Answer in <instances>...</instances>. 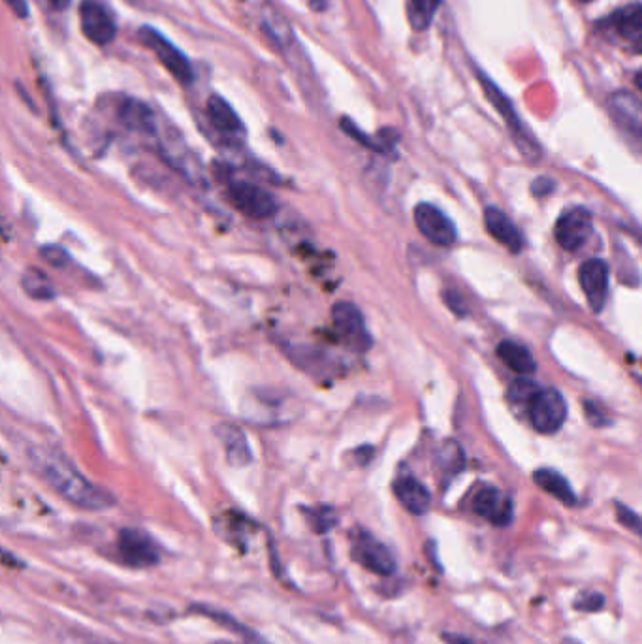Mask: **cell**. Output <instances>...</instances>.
<instances>
[{
	"label": "cell",
	"mask_w": 642,
	"mask_h": 644,
	"mask_svg": "<svg viewBox=\"0 0 642 644\" xmlns=\"http://www.w3.org/2000/svg\"><path fill=\"white\" fill-rule=\"evenodd\" d=\"M586 415H588V418H590V422L593 426L607 425V418H601V411L592 404H586Z\"/></svg>",
	"instance_id": "obj_34"
},
{
	"label": "cell",
	"mask_w": 642,
	"mask_h": 644,
	"mask_svg": "<svg viewBox=\"0 0 642 644\" xmlns=\"http://www.w3.org/2000/svg\"><path fill=\"white\" fill-rule=\"evenodd\" d=\"M117 547H119V554H121L123 563L129 568L149 569V568H155L160 561V554H158L155 541L142 530L125 528L119 532Z\"/></svg>",
	"instance_id": "obj_7"
},
{
	"label": "cell",
	"mask_w": 642,
	"mask_h": 644,
	"mask_svg": "<svg viewBox=\"0 0 642 644\" xmlns=\"http://www.w3.org/2000/svg\"><path fill=\"white\" fill-rule=\"evenodd\" d=\"M635 85H637V89L642 93V68L635 74Z\"/></svg>",
	"instance_id": "obj_38"
},
{
	"label": "cell",
	"mask_w": 642,
	"mask_h": 644,
	"mask_svg": "<svg viewBox=\"0 0 642 644\" xmlns=\"http://www.w3.org/2000/svg\"><path fill=\"white\" fill-rule=\"evenodd\" d=\"M441 466L445 468V471H452L458 473L461 468H464V452L456 445L454 441H449L447 445L441 449Z\"/></svg>",
	"instance_id": "obj_26"
},
{
	"label": "cell",
	"mask_w": 642,
	"mask_h": 644,
	"mask_svg": "<svg viewBox=\"0 0 642 644\" xmlns=\"http://www.w3.org/2000/svg\"><path fill=\"white\" fill-rule=\"evenodd\" d=\"M6 3H8V6H10L19 17H27L29 8H27L25 0H6Z\"/></svg>",
	"instance_id": "obj_35"
},
{
	"label": "cell",
	"mask_w": 642,
	"mask_h": 644,
	"mask_svg": "<svg viewBox=\"0 0 642 644\" xmlns=\"http://www.w3.org/2000/svg\"><path fill=\"white\" fill-rule=\"evenodd\" d=\"M309 522H311V526H313V530H315L317 533H326V532H330L332 528H335V524H337V514H335V511L330 509V507H318V509H315V511L311 513Z\"/></svg>",
	"instance_id": "obj_27"
},
{
	"label": "cell",
	"mask_w": 642,
	"mask_h": 644,
	"mask_svg": "<svg viewBox=\"0 0 642 644\" xmlns=\"http://www.w3.org/2000/svg\"><path fill=\"white\" fill-rule=\"evenodd\" d=\"M119 115H121L123 123L136 132L151 134L155 130V121H153L151 110L146 104L138 103V100H129V103H125L121 108V113Z\"/></svg>",
	"instance_id": "obj_22"
},
{
	"label": "cell",
	"mask_w": 642,
	"mask_h": 644,
	"mask_svg": "<svg viewBox=\"0 0 642 644\" xmlns=\"http://www.w3.org/2000/svg\"><path fill=\"white\" fill-rule=\"evenodd\" d=\"M48 3H49L55 10H65V8L72 3V0H48Z\"/></svg>",
	"instance_id": "obj_37"
},
{
	"label": "cell",
	"mask_w": 642,
	"mask_h": 644,
	"mask_svg": "<svg viewBox=\"0 0 642 644\" xmlns=\"http://www.w3.org/2000/svg\"><path fill=\"white\" fill-rule=\"evenodd\" d=\"M40 255L46 258V263L53 268H65L70 264V255L58 246H44L40 249Z\"/></svg>",
	"instance_id": "obj_30"
},
{
	"label": "cell",
	"mask_w": 642,
	"mask_h": 644,
	"mask_svg": "<svg viewBox=\"0 0 642 644\" xmlns=\"http://www.w3.org/2000/svg\"><path fill=\"white\" fill-rule=\"evenodd\" d=\"M415 225L430 244L439 247H450L456 244L458 232L452 220L432 204H418L415 208Z\"/></svg>",
	"instance_id": "obj_9"
},
{
	"label": "cell",
	"mask_w": 642,
	"mask_h": 644,
	"mask_svg": "<svg viewBox=\"0 0 642 644\" xmlns=\"http://www.w3.org/2000/svg\"><path fill=\"white\" fill-rule=\"evenodd\" d=\"M612 27L628 42L642 44V4H628L612 15Z\"/></svg>",
	"instance_id": "obj_17"
},
{
	"label": "cell",
	"mask_w": 642,
	"mask_h": 644,
	"mask_svg": "<svg viewBox=\"0 0 642 644\" xmlns=\"http://www.w3.org/2000/svg\"><path fill=\"white\" fill-rule=\"evenodd\" d=\"M351 554L352 559L364 569L380 577H392L397 569V561L392 550L366 530H358L352 535Z\"/></svg>",
	"instance_id": "obj_3"
},
{
	"label": "cell",
	"mask_w": 642,
	"mask_h": 644,
	"mask_svg": "<svg viewBox=\"0 0 642 644\" xmlns=\"http://www.w3.org/2000/svg\"><path fill=\"white\" fill-rule=\"evenodd\" d=\"M473 509L494 526H509L513 520V501L497 488H483L473 499Z\"/></svg>",
	"instance_id": "obj_13"
},
{
	"label": "cell",
	"mask_w": 642,
	"mask_h": 644,
	"mask_svg": "<svg viewBox=\"0 0 642 644\" xmlns=\"http://www.w3.org/2000/svg\"><path fill=\"white\" fill-rule=\"evenodd\" d=\"M540 390L543 389H540L537 382H533L530 379H516L509 389V399L513 401V404H522V406L530 407V404L537 398V394Z\"/></svg>",
	"instance_id": "obj_25"
},
{
	"label": "cell",
	"mask_w": 642,
	"mask_h": 644,
	"mask_svg": "<svg viewBox=\"0 0 642 644\" xmlns=\"http://www.w3.org/2000/svg\"><path fill=\"white\" fill-rule=\"evenodd\" d=\"M138 36L151 51H155V55L160 58V63H163L170 70V74L177 79L179 84H185V85L192 84L194 72H192L189 58L182 51H179L170 42V40H166L163 34L151 27H142V31L138 32Z\"/></svg>",
	"instance_id": "obj_6"
},
{
	"label": "cell",
	"mask_w": 642,
	"mask_h": 644,
	"mask_svg": "<svg viewBox=\"0 0 642 644\" xmlns=\"http://www.w3.org/2000/svg\"><path fill=\"white\" fill-rule=\"evenodd\" d=\"M228 198L232 206L251 219H270L277 213V198L266 191L247 181H234L228 187Z\"/></svg>",
	"instance_id": "obj_5"
},
{
	"label": "cell",
	"mask_w": 642,
	"mask_h": 644,
	"mask_svg": "<svg viewBox=\"0 0 642 644\" xmlns=\"http://www.w3.org/2000/svg\"><path fill=\"white\" fill-rule=\"evenodd\" d=\"M394 494L397 501L404 505L411 514L423 516L430 511L432 496L423 482L415 477H401L394 482Z\"/></svg>",
	"instance_id": "obj_15"
},
{
	"label": "cell",
	"mask_w": 642,
	"mask_h": 644,
	"mask_svg": "<svg viewBox=\"0 0 642 644\" xmlns=\"http://www.w3.org/2000/svg\"><path fill=\"white\" fill-rule=\"evenodd\" d=\"M528 413L531 426L539 434H556L567 418L566 398L556 389H543L530 404Z\"/></svg>",
	"instance_id": "obj_4"
},
{
	"label": "cell",
	"mask_w": 642,
	"mask_h": 644,
	"mask_svg": "<svg viewBox=\"0 0 642 644\" xmlns=\"http://www.w3.org/2000/svg\"><path fill=\"white\" fill-rule=\"evenodd\" d=\"M79 17H82V29L91 42L98 46H106L117 34V27L110 12L94 0H85L79 6Z\"/></svg>",
	"instance_id": "obj_12"
},
{
	"label": "cell",
	"mask_w": 642,
	"mask_h": 644,
	"mask_svg": "<svg viewBox=\"0 0 642 644\" xmlns=\"http://www.w3.org/2000/svg\"><path fill=\"white\" fill-rule=\"evenodd\" d=\"M576 3H582V4H588V3H592V0H576Z\"/></svg>",
	"instance_id": "obj_40"
},
{
	"label": "cell",
	"mask_w": 642,
	"mask_h": 644,
	"mask_svg": "<svg viewBox=\"0 0 642 644\" xmlns=\"http://www.w3.org/2000/svg\"><path fill=\"white\" fill-rule=\"evenodd\" d=\"M618 123L637 138H642V103L631 93H614L609 100Z\"/></svg>",
	"instance_id": "obj_16"
},
{
	"label": "cell",
	"mask_w": 642,
	"mask_h": 644,
	"mask_svg": "<svg viewBox=\"0 0 642 644\" xmlns=\"http://www.w3.org/2000/svg\"><path fill=\"white\" fill-rule=\"evenodd\" d=\"M592 234V215L584 208L566 211L556 223V239L566 251H576Z\"/></svg>",
	"instance_id": "obj_10"
},
{
	"label": "cell",
	"mask_w": 642,
	"mask_h": 644,
	"mask_svg": "<svg viewBox=\"0 0 642 644\" xmlns=\"http://www.w3.org/2000/svg\"><path fill=\"white\" fill-rule=\"evenodd\" d=\"M196 611L198 613H204V614H208L210 618H213L215 622H218L220 623V626H228V628H234V631L236 633H242L244 637H249V639H258V637H254V635H251L249 633V630H245L244 626H239V623H236L232 618H230V614H225V613H217V611H213V609H208V607H196Z\"/></svg>",
	"instance_id": "obj_31"
},
{
	"label": "cell",
	"mask_w": 642,
	"mask_h": 644,
	"mask_svg": "<svg viewBox=\"0 0 642 644\" xmlns=\"http://www.w3.org/2000/svg\"><path fill=\"white\" fill-rule=\"evenodd\" d=\"M443 0H409L407 13L415 31H426Z\"/></svg>",
	"instance_id": "obj_24"
},
{
	"label": "cell",
	"mask_w": 642,
	"mask_h": 644,
	"mask_svg": "<svg viewBox=\"0 0 642 644\" xmlns=\"http://www.w3.org/2000/svg\"><path fill=\"white\" fill-rule=\"evenodd\" d=\"M564 644H582V642H578V640H575V639H566Z\"/></svg>",
	"instance_id": "obj_39"
},
{
	"label": "cell",
	"mask_w": 642,
	"mask_h": 644,
	"mask_svg": "<svg viewBox=\"0 0 642 644\" xmlns=\"http://www.w3.org/2000/svg\"><path fill=\"white\" fill-rule=\"evenodd\" d=\"M485 227L488 234L499 241L501 246L507 247L511 253H520L524 247V237L511 220V217L501 211L499 208H486L485 210Z\"/></svg>",
	"instance_id": "obj_14"
},
{
	"label": "cell",
	"mask_w": 642,
	"mask_h": 644,
	"mask_svg": "<svg viewBox=\"0 0 642 644\" xmlns=\"http://www.w3.org/2000/svg\"><path fill=\"white\" fill-rule=\"evenodd\" d=\"M533 480L535 485L545 490L547 494L554 496L557 501L564 503V505H575L576 503V496L571 488V485L567 482L566 477H561L557 471L554 470H539L533 473Z\"/></svg>",
	"instance_id": "obj_19"
},
{
	"label": "cell",
	"mask_w": 642,
	"mask_h": 644,
	"mask_svg": "<svg viewBox=\"0 0 642 644\" xmlns=\"http://www.w3.org/2000/svg\"><path fill=\"white\" fill-rule=\"evenodd\" d=\"M208 115H210V121L213 123V127L218 132L239 134L244 130L242 121H239L237 113L234 112V108L227 103L225 98L211 96L208 100Z\"/></svg>",
	"instance_id": "obj_18"
},
{
	"label": "cell",
	"mask_w": 642,
	"mask_h": 644,
	"mask_svg": "<svg viewBox=\"0 0 642 644\" xmlns=\"http://www.w3.org/2000/svg\"><path fill=\"white\" fill-rule=\"evenodd\" d=\"M332 318L335 330L341 334V337H345L352 349L364 353L373 345L364 315L351 301H337L332 309Z\"/></svg>",
	"instance_id": "obj_8"
},
{
	"label": "cell",
	"mask_w": 642,
	"mask_h": 644,
	"mask_svg": "<svg viewBox=\"0 0 642 644\" xmlns=\"http://www.w3.org/2000/svg\"><path fill=\"white\" fill-rule=\"evenodd\" d=\"M616 516H618V522L621 526L628 528L635 535L642 537V518L637 513H633L626 505H621V503H616Z\"/></svg>",
	"instance_id": "obj_29"
},
{
	"label": "cell",
	"mask_w": 642,
	"mask_h": 644,
	"mask_svg": "<svg viewBox=\"0 0 642 644\" xmlns=\"http://www.w3.org/2000/svg\"><path fill=\"white\" fill-rule=\"evenodd\" d=\"M445 301H447V306L456 313V315H459V317H464L468 311H466V304H464V300H461V296L459 294H456L454 291H449V292H445Z\"/></svg>",
	"instance_id": "obj_32"
},
{
	"label": "cell",
	"mask_w": 642,
	"mask_h": 644,
	"mask_svg": "<svg viewBox=\"0 0 642 644\" xmlns=\"http://www.w3.org/2000/svg\"><path fill=\"white\" fill-rule=\"evenodd\" d=\"M605 607V595L599 592H584L575 599V609L582 613H595Z\"/></svg>",
	"instance_id": "obj_28"
},
{
	"label": "cell",
	"mask_w": 642,
	"mask_h": 644,
	"mask_svg": "<svg viewBox=\"0 0 642 644\" xmlns=\"http://www.w3.org/2000/svg\"><path fill=\"white\" fill-rule=\"evenodd\" d=\"M213 644H234V642H225V640H218V642H213Z\"/></svg>",
	"instance_id": "obj_41"
},
{
	"label": "cell",
	"mask_w": 642,
	"mask_h": 644,
	"mask_svg": "<svg viewBox=\"0 0 642 644\" xmlns=\"http://www.w3.org/2000/svg\"><path fill=\"white\" fill-rule=\"evenodd\" d=\"M477 77H478L480 85H483V89H485V93H486L490 103L495 106V110H497L501 115H504L505 123H507V127L511 129V132H513V136H514V139H516V144H518L520 151L524 153V157L530 158L531 163H535V160H539V155H540L539 146H537L535 139L531 138L530 130H528V129L524 127V123H522V121H520L518 113L514 112V108H513V104H511V100H509L504 93L499 91V87L492 82V79H488V77L485 76V72H477Z\"/></svg>",
	"instance_id": "obj_2"
},
{
	"label": "cell",
	"mask_w": 642,
	"mask_h": 644,
	"mask_svg": "<svg viewBox=\"0 0 642 644\" xmlns=\"http://www.w3.org/2000/svg\"><path fill=\"white\" fill-rule=\"evenodd\" d=\"M29 460L36 473L72 505L85 511H104L115 505V497L87 480L70 461L51 449H29Z\"/></svg>",
	"instance_id": "obj_1"
},
{
	"label": "cell",
	"mask_w": 642,
	"mask_h": 644,
	"mask_svg": "<svg viewBox=\"0 0 642 644\" xmlns=\"http://www.w3.org/2000/svg\"><path fill=\"white\" fill-rule=\"evenodd\" d=\"M218 437L223 441L227 458L232 466H245L251 461V449L247 445V439L244 432H239L236 426H220Z\"/></svg>",
	"instance_id": "obj_20"
},
{
	"label": "cell",
	"mask_w": 642,
	"mask_h": 644,
	"mask_svg": "<svg viewBox=\"0 0 642 644\" xmlns=\"http://www.w3.org/2000/svg\"><path fill=\"white\" fill-rule=\"evenodd\" d=\"M309 6L315 12H325L328 8V0H309Z\"/></svg>",
	"instance_id": "obj_36"
},
{
	"label": "cell",
	"mask_w": 642,
	"mask_h": 644,
	"mask_svg": "<svg viewBox=\"0 0 642 644\" xmlns=\"http://www.w3.org/2000/svg\"><path fill=\"white\" fill-rule=\"evenodd\" d=\"M552 189H554V183H552V181H550L548 177H540V179H537L535 183L531 185V191H533V194H537V196H545V194L552 192Z\"/></svg>",
	"instance_id": "obj_33"
},
{
	"label": "cell",
	"mask_w": 642,
	"mask_h": 644,
	"mask_svg": "<svg viewBox=\"0 0 642 644\" xmlns=\"http://www.w3.org/2000/svg\"><path fill=\"white\" fill-rule=\"evenodd\" d=\"M497 356L507 368H511L513 371H516L520 375H530L537 368L530 351L526 347L514 344V341H504V344H499Z\"/></svg>",
	"instance_id": "obj_21"
},
{
	"label": "cell",
	"mask_w": 642,
	"mask_h": 644,
	"mask_svg": "<svg viewBox=\"0 0 642 644\" xmlns=\"http://www.w3.org/2000/svg\"><path fill=\"white\" fill-rule=\"evenodd\" d=\"M578 277L590 308L599 313L605 308L609 298V266L599 258L586 260V263L580 266Z\"/></svg>",
	"instance_id": "obj_11"
},
{
	"label": "cell",
	"mask_w": 642,
	"mask_h": 644,
	"mask_svg": "<svg viewBox=\"0 0 642 644\" xmlns=\"http://www.w3.org/2000/svg\"><path fill=\"white\" fill-rule=\"evenodd\" d=\"M22 287L25 291V294L32 300L38 301H46V300H53L57 296L55 285L49 281V277L40 272L36 268H29L23 277H22Z\"/></svg>",
	"instance_id": "obj_23"
}]
</instances>
